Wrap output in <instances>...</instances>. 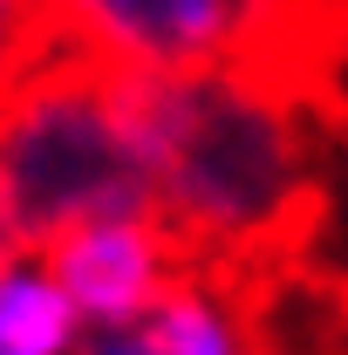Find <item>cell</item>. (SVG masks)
<instances>
[{
    "instance_id": "ba28073f",
    "label": "cell",
    "mask_w": 348,
    "mask_h": 355,
    "mask_svg": "<svg viewBox=\"0 0 348 355\" xmlns=\"http://www.w3.org/2000/svg\"><path fill=\"white\" fill-rule=\"evenodd\" d=\"M76 355H150V335H143V321H130V328H82Z\"/></svg>"
},
{
    "instance_id": "3957f363",
    "label": "cell",
    "mask_w": 348,
    "mask_h": 355,
    "mask_svg": "<svg viewBox=\"0 0 348 355\" xmlns=\"http://www.w3.org/2000/svg\"><path fill=\"white\" fill-rule=\"evenodd\" d=\"M42 260L62 280V294L76 301L82 328H130V321H143L150 301L164 294V280L184 266L157 212L89 219L76 232H62Z\"/></svg>"
},
{
    "instance_id": "7a4b0ae2",
    "label": "cell",
    "mask_w": 348,
    "mask_h": 355,
    "mask_svg": "<svg viewBox=\"0 0 348 355\" xmlns=\"http://www.w3.org/2000/svg\"><path fill=\"white\" fill-rule=\"evenodd\" d=\"M137 212H157V191L116 69L62 42L0 103V232L14 253H48L89 219Z\"/></svg>"
},
{
    "instance_id": "52a82bcc",
    "label": "cell",
    "mask_w": 348,
    "mask_h": 355,
    "mask_svg": "<svg viewBox=\"0 0 348 355\" xmlns=\"http://www.w3.org/2000/svg\"><path fill=\"white\" fill-rule=\"evenodd\" d=\"M62 48V28L48 14V0H0V103L14 96V83L28 69H42Z\"/></svg>"
},
{
    "instance_id": "6da1fadb",
    "label": "cell",
    "mask_w": 348,
    "mask_h": 355,
    "mask_svg": "<svg viewBox=\"0 0 348 355\" xmlns=\"http://www.w3.org/2000/svg\"><path fill=\"white\" fill-rule=\"evenodd\" d=\"M116 96L184 266L260 280L314 253L328 225V178L307 123L328 116L321 103L239 62L116 69Z\"/></svg>"
},
{
    "instance_id": "5b68a950",
    "label": "cell",
    "mask_w": 348,
    "mask_h": 355,
    "mask_svg": "<svg viewBox=\"0 0 348 355\" xmlns=\"http://www.w3.org/2000/svg\"><path fill=\"white\" fill-rule=\"evenodd\" d=\"M143 335L150 355H260L239 294L205 266H177L164 280V294L143 314Z\"/></svg>"
},
{
    "instance_id": "8992f818",
    "label": "cell",
    "mask_w": 348,
    "mask_h": 355,
    "mask_svg": "<svg viewBox=\"0 0 348 355\" xmlns=\"http://www.w3.org/2000/svg\"><path fill=\"white\" fill-rule=\"evenodd\" d=\"M82 314L62 294L42 253L0 260V355H76Z\"/></svg>"
},
{
    "instance_id": "277c9868",
    "label": "cell",
    "mask_w": 348,
    "mask_h": 355,
    "mask_svg": "<svg viewBox=\"0 0 348 355\" xmlns=\"http://www.w3.org/2000/svg\"><path fill=\"white\" fill-rule=\"evenodd\" d=\"M62 42L110 69H198L225 62L218 0H48Z\"/></svg>"
}]
</instances>
